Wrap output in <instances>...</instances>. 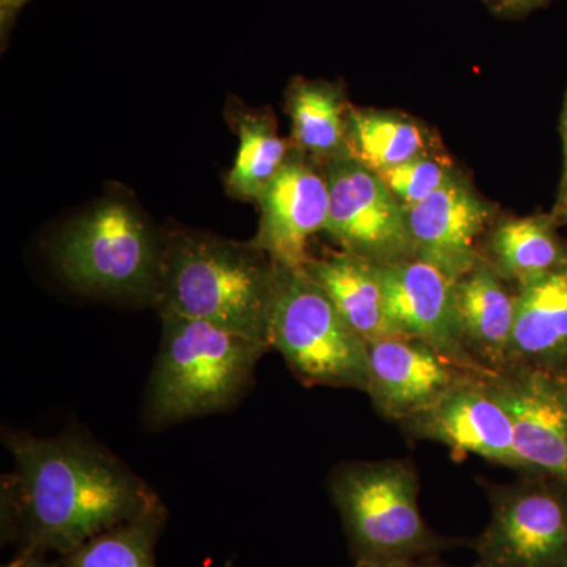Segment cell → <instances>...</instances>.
Segmentation results:
<instances>
[{
  "instance_id": "obj_1",
  "label": "cell",
  "mask_w": 567,
  "mask_h": 567,
  "mask_svg": "<svg viewBox=\"0 0 567 567\" xmlns=\"http://www.w3.org/2000/svg\"><path fill=\"white\" fill-rule=\"evenodd\" d=\"M14 470L3 481L2 540L63 558L92 537L163 503L147 481L81 434L7 432Z\"/></svg>"
},
{
  "instance_id": "obj_2",
  "label": "cell",
  "mask_w": 567,
  "mask_h": 567,
  "mask_svg": "<svg viewBox=\"0 0 567 567\" xmlns=\"http://www.w3.org/2000/svg\"><path fill=\"white\" fill-rule=\"evenodd\" d=\"M275 282L274 260L252 240L173 230L164 235L155 306L159 316L203 320L270 346Z\"/></svg>"
},
{
  "instance_id": "obj_3",
  "label": "cell",
  "mask_w": 567,
  "mask_h": 567,
  "mask_svg": "<svg viewBox=\"0 0 567 567\" xmlns=\"http://www.w3.org/2000/svg\"><path fill=\"white\" fill-rule=\"evenodd\" d=\"M163 338L145 399L153 427L182 423L237 404L271 349L203 320L162 315Z\"/></svg>"
},
{
  "instance_id": "obj_4",
  "label": "cell",
  "mask_w": 567,
  "mask_h": 567,
  "mask_svg": "<svg viewBox=\"0 0 567 567\" xmlns=\"http://www.w3.org/2000/svg\"><path fill=\"white\" fill-rule=\"evenodd\" d=\"M328 487L354 563L436 557L457 546L424 520L420 481L409 461L346 462Z\"/></svg>"
},
{
  "instance_id": "obj_5",
  "label": "cell",
  "mask_w": 567,
  "mask_h": 567,
  "mask_svg": "<svg viewBox=\"0 0 567 567\" xmlns=\"http://www.w3.org/2000/svg\"><path fill=\"white\" fill-rule=\"evenodd\" d=\"M163 248L164 235L133 204L107 199L73 219L52 254L82 293L155 303Z\"/></svg>"
},
{
  "instance_id": "obj_6",
  "label": "cell",
  "mask_w": 567,
  "mask_h": 567,
  "mask_svg": "<svg viewBox=\"0 0 567 567\" xmlns=\"http://www.w3.org/2000/svg\"><path fill=\"white\" fill-rule=\"evenodd\" d=\"M270 346L306 386L368 390V342L303 267L276 265Z\"/></svg>"
},
{
  "instance_id": "obj_7",
  "label": "cell",
  "mask_w": 567,
  "mask_h": 567,
  "mask_svg": "<svg viewBox=\"0 0 567 567\" xmlns=\"http://www.w3.org/2000/svg\"><path fill=\"white\" fill-rule=\"evenodd\" d=\"M491 520L475 540V567H567V484L522 475L488 491Z\"/></svg>"
},
{
  "instance_id": "obj_8",
  "label": "cell",
  "mask_w": 567,
  "mask_h": 567,
  "mask_svg": "<svg viewBox=\"0 0 567 567\" xmlns=\"http://www.w3.org/2000/svg\"><path fill=\"white\" fill-rule=\"evenodd\" d=\"M323 171L330 189L324 233L341 251L375 265L415 259L405 208L379 174L349 155L324 164Z\"/></svg>"
},
{
  "instance_id": "obj_9",
  "label": "cell",
  "mask_w": 567,
  "mask_h": 567,
  "mask_svg": "<svg viewBox=\"0 0 567 567\" xmlns=\"http://www.w3.org/2000/svg\"><path fill=\"white\" fill-rule=\"evenodd\" d=\"M399 427L409 439L439 443L454 453L473 454L527 475L514 445L509 416L481 374L462 380Z\"/></svg>"
},
{
  "instance_id": "obj_10",
  "label": "cell",
  "mask_w": 567,
  "mask_h": 567,
  "mask_svg": "<svg viewBox=\"0 0 567 567\" xmlns=\"http://www.w3.org/2000/svg\"><path fill=\"white\" fill-rule=\"evenodd\" d=\"M481 375L509 416L514 445L527 475L554 477L567 484V412L547 372L506 364Z\"/></svg>"
},
{
  "instance_id": "obj_11",
  "label": "cell",
  "mask_w": 567,
  "mask_h": 567,
  "mask_svg": "<svg viewBox=\"0 0 567 567\" xmlns=\"http://www.w3.org/2000/svg\"><path fill=\"white\" fill-rule=\"evenodd\" d=\"M257 204L260 221L252 244L278 267H305L311 259L309 238L324 233L330 213V189L323 166L292 151Z\"/></svg>"
},
{
  "instance_id": "obj_12",
  "label": "cell",
  "mask_w": 567,
  "mask_h": 567,
  "mask_svg": "<svg viewBox=\"0 0 567 567\" xmlns=\"http://www.w3.org/2000/svg\"><path fill=\"white\" fill-rule=\"evenodd\" d=\"M388 315L399 334L423 341L468 371L483 374L465 349L456 282L417 259L379 265Z\"/></svg>"
},
{
  "instance_id": "obj_13",
  "label": "cell",
  "mask_w": 567,
  "mask_h": 567,
  "mask_svg": "<svg viewBox=\"0 0 567 567\" xmlns=\"http://www.w3.org/2000/svg\"><path fill=\"white\" fill-rule=\"evenodd\" d=\"M368 354L365 393L379 415L398 424L434 404L462 380L477 374L409 336L371 342Z\"/></svg>"
},
{
  "instance_id": "obj_14",
  "label": "cell",
  "mask_w": 567,
  "mask_h": 567,
  "mask_svg": "<svg viewBox=\"0 0 567 567\" xmlns=\"http://www.w3.org/2000/svg\"><path fill=\"white\" fill-rule=\"evenodd\" d=\"M405 212L415 259L432 265L454 282L481 259L476 241L492 212L461 174Z\"/></svg>"
},
{
  "instance_id": "obj_15",
  "label": "cell",
  "mask_w": 567,
  "mask_h": 567,
  "mask_svg": "<svg viewBox=\"0 0 567 567\" xmlns=\"http://www.w3.org/2000/svg\"><path fill=\"white\" fill-rule=\"evenodd\" d=\"M462 339L470 357L484 371L507 364L514 323L516 290L481 256L475 267L456 281Z\"/></svg>"
},
{
  "instance_id": "obj_16",
  "label": "cell",
  "mask_w": 567,
  "mask_h": 567,
  "mask_svg": "<svg viewBox=\"0 0 567 567\" xmlns=\"http://www.w3.org/2000/svg\"><path fill=\"white\" fill-rule=\"evenodd\" d=\"M507 364L554 372L567 364V259L516 289V323Z\"/></svg>"
},
{
  "instance_id": "obj_17",
  "label": "cell",
  "mask_w": 567,
  "mask_h": 567,
  "mask_svg": "<svg viewBox=\"0 0 567 567\" xmlns=\"http://www.w3.org/2000/svg\"><path fill=\"white\" fill-rule=\"evenodd\" d=\"M303 268L330 297L339 315L368 344L402 336L388 315L379 265L339 251L320 259L311 257Z\"/></svg>"
},
{
  "instance_id": "obj_18",
  "label": "cell",
  "mask_w": 567,
  "mask_h": 567,
  "mask_svg": "<svg viewBox=\"0 0 567 567\" xmlns=\"http://www.w3.org/2000/svg\"><path fill=\"white\" fill-rule=\"evenodd\" d=\"M293 151L320 166L347 156V115L350 106L339 85L295 78L287 89Z\"/></svg>"
},
{
  "instance_id": "obj_19",
  "label": "cell",
  "mask_w": 567,
  "mask_h": 567,
  "mask_svg": "<svg viewBox=\"0 0 567 567\" xmlns=\"http://www.w3.org/2000/svg\"><path fill=\"white\" fill-rule=\"evenodd\" d=\"M555 215L507 219L488 237V256L496 274L517 287L555 270L567 259V241L557 233Z\"/></svg>"
},
{
  "instance_id": "obj_20",
  "label": "cell",
  "mask_w": 567,
  "mask_h": 567,
  "mask_svg": "<svg viewBox=\"0 0 567 567\" xmlns=\"http://www.w3.org/2000/svg\"><path fill=\"white\" fill-rule=\"evenodd\" d=\"M227 117L240 141L237 158L226 177L227 192L237 199L257 203L286 166L292 144L279 136L270 111L249 110L230 102Z\"/></svg>"
},
{
  "instance_id": "obj_21",
  "label": "cell",
  "mask_w": 567,
  "mask_h": 567,
  "mask_svg": "<svg viewBox=\"0 0 567 567\" xmlns=\"http://www.w3.org/2000/svg\"><path fill=\"white\" fill-rule=\"evenodd\" d=\"M435 152L423 123L401 112L357 110L347 115V155L382 174L410 159Z\"/></svg>"
},
{
  "instance_id": "obj_22",
  "label": "cell",
  "mask_w": 567,
  "mask_h": 567,
  "mask_svg": "<svg viewBox=\"0 0 567 567\" xmlns=\"http://www.w3.org/2000/svg\"><path fill=\"white\" fill-rule=\"evenodd\" d=\"M163 503L92 537L62 558V567H156L155 548L166 525Z\"/></svg>"
},
{
  "instance_id": "obj_23",
  "label": "cell",
  "mask_w": 567,
  "mask_h": 567,
  "mask_svg": "<svg viewBox=\"0 0 567 567\" xmlns=\"http://www.w3.org/2000/svg\"><path fill=\"white\" fill-rule=\"evenodd\" d=\"M379 175L399 204L409 210L439 192L456 173L450 159L432 152Z\"/></svg>"
},
{
  "instance_id": "obj_24",
  "label": "cell",
  "mask_w": 567,
  "mask_h": 567,
  "mask_svg": "<svg viewBox=\"0 0 567 567\" xmlns=\"http://www.w3.org/2000/svg\"><path fill=\"white\" fill-rule=\"evenodd\" d=\"M2 567H62V558L59 561H52L43 551L18 550L17 557Z\"/></svg>"
},
{
  "instance_id": "obj_25",
  "label": "cell",
  "mask_w": 567,
  "mask_h": 567,
  "mask_svg": "<svg viewBox=\"0 0 567 567\" xmlns=\"http://www.w3.org/2000/svg\"><path fill=\"white\" fill-rule=\"evenodd\" d=\"M496 11L503 14H525L547 6L550 0H492Z\"/></svg>"
},
{
  "instance_id": "obj_26",
  "label": "cell",
  "mask_w": 567,
  "mask_h": 567,
  "mask_svg": "<svg viewBox=\"0 0 567 567\" xmlns=\"http://www.w3.org/2000/svg\"><path fill=\"white\" fill-rule=\"evenodd\" d=\"M352 567H457L446 565L436 557H423L412 559H399V561L388 563H354ZM475 567V566H472Z\"/></svg>"
},
{
  "instance_id": "obj_27",
  "label": "cell",
  "mask_w": 567,
  "mask_h": 567,
  "mask_svg": "<svg viewBox=\"0 0 567 567\" xmlns=\"http://www.w3.org/2000/svg\"><path fill=\"white\" fill-rule=\"evenodd\" d=\"M28 2L29 0H0V32H2L3 39L9 33L17 14Z\"/></svg>"
},
{
  "instance_id": "obj_28",
  "label": "cell",
  "mask_w": 567,
  "mask_h": 567,
  "mask_svg": "<svg viewBox=\"0 0 567 567\" xmlns=\"http://www.w3.org/2000/svg\"><path fill=\"white\" fill-rule=\"evenodd\" d=\"M547 374L558 401L561 402L567 412V364L557 369V371L547 372Z\"/></svg>"
},
{
  "instance_id": "obj_29",
  "label": "cell",
  "mask_w": 567,
  "mask_h": 567,
  "mask_svg": "<svg viewBox=\"0 0 567 567\" xmlns=\"http://www.w3.org/2000/svg\"><path fill=\"white\" fill-rule=\"evenodd\" d=\"M561 136H563V153H565V159H563V177H561V186H559V192L567 188V96L565 102V111H563L561 118Z\"/></svg>"
},
{
  "instance_id": "obj_30",
  "label": "cell",
  "mask_w": 567,
  "mask_h": 567,
  "mask_svg": "<svg viewBox=\"0 0 567 567\" xmlns=\"http://www.w3.org/2000/svg\"><path fill=\"white\" fill-rule=\"evenodd\" d=\"M555 216L559 223H567V188L559 192L557 208H555Z\"/></svg>"
}]
</instances>
